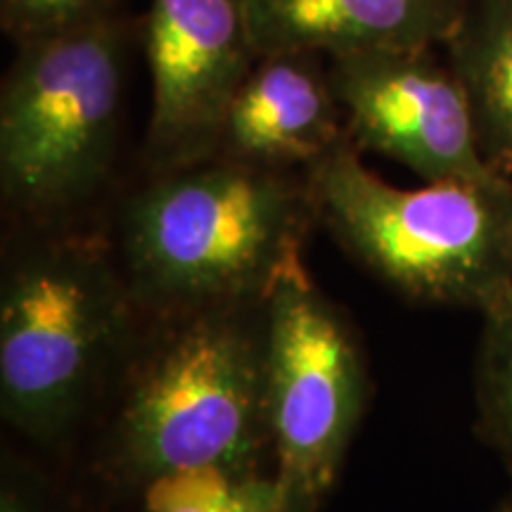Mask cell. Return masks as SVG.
Returning <instances> with one entry per match:
<instances>
[{"label": "cell", "instance_id": "5", "mask_svg": "<svg viewBox=\"0 0 512 512\" xmlns=\"http://www.w3.org/2000/svg\"><path fill=\"white\" fill-rule=\"evenodd\" d=\"M126 46L114 15L17 46L0 93V190L24 226H69L110 178Z\"/></svg>", "mask_w": 512, "mask_h": 512}, {"label": "cell", "instance_id": "1", "mask_svg": "<svg viewBox=\"0 0 512 512\" xmlns=\"http://www.w3.org/2000/svg\"><path fill=\"white\" fill-rule=\"evenodd\" d=\"M264 299L143 318L95 453L102 489L128 503L176 472L273 470Z\"/></svg>", "mask_w": 512, "mask_h": 512}, {"label": "cell", "instance_id": "2", "mask_svg": "<svg viewBox=\"0 0 512 512\" xmlns=\"http://www.w3.org/2000/svg\"><path fill=\"white\" fill-rule=\"evenodd\" d=\"M318 226L304 171L207 157L128 197L112 235L143 316L256 302Z\"/></svg>", "mask_w": 512, "mask_h": 512}, {"label": "cell", "instance_id": "13", "mask_svg": "<svg viewBox=\"0 0 512 512\" xmlns=\"http://www.w3.org/2000/svg\"><path fill=\"white\" fill-rule=\"evenodd\" d=\"M475 432L512 484V294L482 316L475 358Z\"/></svg>", "mask_w": 512, "mask_h": 512}, {"label": "cell", "instance_id": "10", "mask_svg": "<svg viewBox=\"0 0 512 512\" xmlns=\"http://www.w3.org/2000/svg\"><path fill=\"white\" fill-rule=\"evenodd\" d=\"M470 0H247L256 55L446 46Z\"/></svg>", "mask_w": 512, "mask_h": 512}, {"label": "cell", "instance_id": "15", "mask_svg": "<svg viewBox=\"0 0 512 512\" xmlns=\"http://www.w3.org/2000/svg\"><path fill=\"white\" fill-rule=\"evenodd\" d=\"M0 512H72V505L41 467L5 451L0 463Z\"/></svg>", "mask_w": 512, "mask_h": 512}, {"label": "cell", "instance_id": "12", "mask_svg": "<svg viewBox=\"0 0 512 512\" xmlns=\"http://www.w3.org/2000/svg\"><path fill=\"white\" fill-rule=\"evenodd\" d=\"M131 512H292L273 470H185L133 494Z\"/></svg>", "mask_w": 512, "mask_h": 512}, {"label": "cell", "instance_id": "14", "mask_svg": "<svg viewBox=\"0 0 512 512\" xmlns=\"http://www.w3.org/2000/svg\"><path fill=\"white\" fill-rule=\"evenodd\" d=\"M117 0H0V24L17 46L112 15Z\"/></svg>", "mask_w": 512, "mask_h": 512}, {"label": "cell", "instance_id": "16", "mask_svg": "<svg viewBox=\"0 0 512 512\" xmlns=\"http://www.w3.org/2000/svg\"><path fill=\"white\" fill-rule=\"evenodd\" d=\"M494 512H512V484H510V491L505 494L498 505L494 508Z\"/></svg>", "mask_w": 512, "mask_h": 512}, {"label": "cell", "instance_id": "9", "mask_svg": "<svg viewBox=\"0 0 512 512\" xmlns=\"http://www.w3.org/2000/svg\"><path fill=\"white\" fill-rule=\"evenodd\" d=\"M313 53L261 55L223 117L214 157L306 171L347 138L330 72Z\"/></svg>", "mask_w": 512, "mask_h": 512}, {"label": "cell", "instance_id": "7", "mask_svg": "<svg viewBox=\"0 0 512 512\" xmlns=\"http://www.w3.org/2000/svg\"><path fill=\"white\" fill-rule=\"evenodd\" d=\"M328 72L358 152L394 159L422 181L501 176L484 162L460 81L434 48L330 57Z\"/></svg>", "mask_w": 512, "mask_h": 512}, {"label": "cell", "instance_id": "6", "mask_svg": "<svg viewBox=\"0 0 512 512\" xmlns=\"http://www.w3.org/2000/svg\"><path fill=\"white\" fill-rule=\"evenodd\" d=\"M266 420L273 475L292 512H318L339 482L370 396L366 351L304 252L266 299Z\"/></svg>", "mask_w": 512, "mask_h": 512}, {"label": "cell", "instance_id": "3", "mask_svg": "<svg viewBox=\"0 0 512 512\" xmlns=\"http://www.w3.org/2000/svg\"><path fill=\"white\" fill-rule=\"evenodd\" d=\"M0 280V415L55 448L98 406L136 342L140 313L112 238L29 228Z\"/></svg>", "mask_w": 512, "mask_h": 512}, {"label": "cell", "instance_id": "4", "mask_svg": "<svg viewBox=\"0 0 512 512\" xmlns=\"http://www.w3.org/2000/svg\"><path fill=\"white\" fill-rule=\"evenodd\" d=\"M318 226L403 299L484 313L512 294V178L387 183L344 138L304 171Z\"/></svg>", "mask_w": 512, "mask_h": 512}, {"label": "cell", "instance_id": "8", "mask_svg": "<svg viewBox=\"0 0 512 512\" xmlns=\"http://www.w3.org/2000/svg\"><path fill=\"white\" fill-rule=\"evenodd\" d=\"M147 159L171 169L214 157L226 110L256 55L247 0H150Z\"/></svg>", "mask_w": 512, "mask_h": 512}, {"label": "cell", "instance_id": "11", "mask_svg": "<svg viewBox=\"0 0 512 512\" xmlns=\"http://www.w3.org/2000/svg\"><path fill=\"white\" fill-rule=\"evenodd\" d=\"M444 48L484 162L512 178V0H470Z\"/></svg>", "mask_w": 512, "mask_h": 512}]
</instances>
